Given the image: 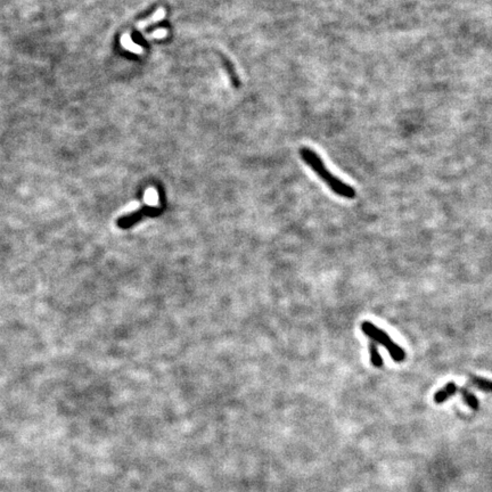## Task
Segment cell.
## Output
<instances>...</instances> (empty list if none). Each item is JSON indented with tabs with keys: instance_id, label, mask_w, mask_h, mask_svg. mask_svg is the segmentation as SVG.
Returning <instances> with one entry per match:
<instances>
[{
	"instance_id": "obj_1",
	"label": "cell",
	"mask_w": 492,
	"mask_h": 492,
	"mask_svg": "<svg viewBox=\"0 0 492 492\" xmlns=\"http://www.w3.org/2000/svg\"><path fill=\"white\" fill-rule=\"evenodd\" d=\"M301 156L303 160H304V162L308 164V166L312 168V170L316 172V174H317L319 177H320L324 182L330 187V190H333L335 194L350 200L356 198V192L354 188L348 186L346 184L342 182L340 179L335 178L334 176L326 169L320 158H318L314 152L308 148H303L301 150Z\"/></svg>"
},
{
	"instance_id": "obj_2",
	"label": "cell",
	"mask_w": 492,
	"mask_h": 492,
	"mask_svg": "<svg viewBox=\"0 0 492 492\" xmlns=\"http://www.w3.org/2000/svg\"><path fill=\"white\" fill-rule=\"evenodd\" d=\"M362 330L364 335H367L372 342L378 343L386 348L390 354V356L396 362H404L406 358V352L402 348L398 346L396 342H393L390 338L386 332L380 330L374 324L370 322H364L362 324Z\"/></svg>"
},
{
	"instance_id": "obj_3",
	"label": "cell",
	"mask_w": 492,
	"mask_h": 492,
	"mask_svg": "<svg viewBox=\"0 0 492 492\" xmlns=\"http://www.w3.org/2000/svg\"><path fill=\"white\" fill-rule=\"evenodd\" d=\"M458 391L459 388L457 386V384L454 382H449L446 386H444L441 390H438L436 394H434V402L438 404H444V401L449 399V398L456 394Z\"/></svg>"
},
{
	"instance_id": "obj_4",
	"label": "cell",
	"mask_w": 492,
	"mask_h": 492,
	"mask_svg": "<svg viewBox=\"0 0 492 492\" xmlns=\"http://www.w3.org/2000/svg\"><path fill=\"white\" fill-rule=\"evenodd\" d=\"M470 383L484 392H492V380L475 375H470Z\"/></svg>"
},
{
	"instance_id": "obj_5",
	"label": "cell",
	"mask_w": 492,
	"mask_h": 492,
	"mask_svg": "<svg viewBox=\"0 0 492 492\" xmlns=\"http://www.w3.org/2000/svg\"><path fill=\"white\" fill-rule=\"evenodd\" d=\"M459 393H460L462 396V399H464L465 401V404L468 406V407L470 409H473V410H478V407H480V404H478V398L475 396L473 393H472L470 390H467L465 388H459Z\"/></svg>"
},
{
	"instance_id": "obj_6",
	"label": "cell",
	"mask_w": 492,
	"mask_h": 492,
	"mask_svg": "<svg viewBox=\"0 0 492 492\" xmlns=\"http://www.w3.org/2000/svg\"><path fill=\"white\" fill-rule=\"evenodd\" d=\"M369 354H370V362L372 366L376 368H380L383 366V358L380 354L378 348H377L375 342H372L369 344Z\"/></svg>"
},
{
	"instance_id": "obj_7",
	"label": "cell",
	"mask_w": 492,
	"mask_h": 492,
	"mask_svg": "<svg viewBox=\"0 0 492 492\" xmlns=\"http://www.w3.org/2000/svg\"><path fill=\"white\" fill-rule=\"evenodd\" d=\"M121 44L123 46V48H126V49H128L129 52H136V54H140V52H142V48L139 46V44H134L132 39H131V36L130 34H123L122 36V38H121Z\"/></svg>"
},
{
	"instance_id": "obj_8",
	"label": "cell",
	"mask_w": 492,
	"mask_h": 492,
	"mask_svg": "<svg viewBox=\"0 0 492 492\" xmlns=\"http://www.w3.org/2000/svg\"><path fill=\"white\" fill-rule=\"evenodd\" d=\"M164 16H166V12H164V10H158L156 13H155L153 16H150V18L148 20H142V22L140 23H138V28H146L147 26H150V24L152 23H154V22H158V20H161Z\"/></svg>"
},
{
	"instance_id": "obj_9",
	"label": "cell",
	"mask_w": 492,
	"mask_h": 492,
	"mask_svg": "<svg viewBox=\"0 0 492 492\" xmlns=\"http://www.w3.org/2000/svg\"><path fill=\"white\" fill-rule=\"evenodd\" d=\"M150 36L152 38H158V39L164 38V36H166V30H164V28H158V30H155Z\"/></svg>"
}]
</instances>
